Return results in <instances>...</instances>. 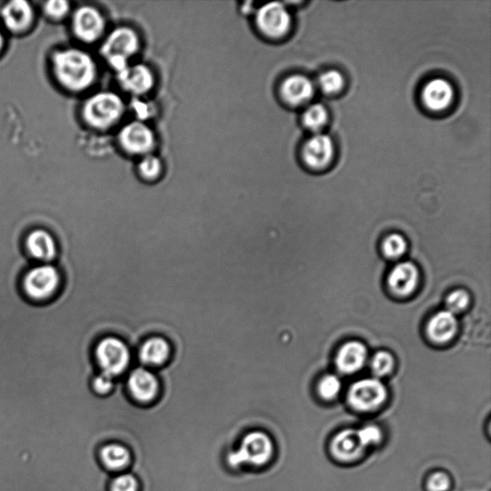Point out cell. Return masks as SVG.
I'll use <instances>...</instances> for the list:
<instances>
[{"label":"cell","instance_id":"obj_28","mask_svg":"<svg viewBox=\"0 0 491 491\" xmlns=\"http://www.w3.org/2000/svg\"><path fill=\"white\" fill-rule=\"evenodd\" d=\"M341 390V380L334 374L326 375L318 386V395L326 401L335 399L340 395Z\"/></svg>","mask_w":491,"mask_h":491},{"label":"cell","instance_id":"obj_24","mask_svg":"<svg viewBox=\"0 0 491 491\" xmlns=\"http://www.w3.org/2000/svg\"><path fill=\"white\" fill-rule=\"evenodd\" d=\"M328 114L321 104H314L307 108L303 114V125L312 132H320L326 125Z\"/></svg>","mask_w":491,"mask_h":491},{"label":"cell","instance_id":"obj_36","mask_svg":"<svg viewBox=\"0 0 491 491\" xmlns=\"http://www.w3.org/2000/svg\"><path fill=\"white\" fill-rule=\"evenodd\" d=\"M4 46V36L2 31H0V52H2Z\"/></svg>","mask_w":491,"mask_h":491},{"label":"cell","instance_id":"obj_19","mask_svg":"<svg viewBox=\"0 0 491 491\" xmlns=\"http://www.w3.org/2000/svg\"><path fill=\"white\" fill-rule=\"evenodd\" d=\"M171 355L172 347L170 342L161 336H154L145 340L139 351V358L146 368L165 366L170 360Z\"/></svg>","mask_w":491,"mask_h":491},{"label":"cell","instance_id":"obj_26","mask_svg":"<svg viewBox=\"0 0 491 491\" xmlns=\"http://www.w3.org/2000/svg\"><path fill=\"white\" fill-rule=\"evenodd\" d=\"M358 436L364 447L368 450L377 447L383 443L382 429L374 424H367L358 429Z\"/></svg>","mask_w":491,"mask_h":491},{"label":"cell","instance_id":"obj_25","mask_svg":"<svg viewBox=\"0 0 491 491\" xmlns=\"http://www.w3.org/2000/svg\"><path fill=\"white\" fill-rule=\"evenodd\" d=\"M109 491H141V483L136 475L122 472L110 479Z\"/></svg>","mask_w":491,"mask_h":491},{"label":"cell","instance_id":"obj_12","mask_svg":"<svg viewBox=\"0 0 491 491\" xmlns=\"http://www.w3.org/2000/svg\"><path fill=\"white\" fill-rule=\"evenodd\" d=\"M118 140L122 149L132 155H149L155 145L153 131L141 121L123 127Z\"/></svg>","mask_w":491,"mask_h":491},{"label":"cell","instance_id":"obj_18","mask_svg":"<svg viewBox=\"0 0 491 491\" xmlns=\"http://www.w3.org/2000/svg\"><path fill=\"white\" fill-rule=\"evenodd\" d=\"M420 282V271L412 262L398 263L388 278V285L392 292L401 297L409 296Z\"/></svg>","mask_w":491,"mask_h":491},{"label":"cell","instance_id":"obj_21","mask_svg":"<svg viewBox=\"0 0 491 491\" xmlns=\"http://www.w3.org/2000/svg\"><path fill=\"white\" fill-rule=\"evenodd\" d=\"M454 97V91L451 84L443 79L436 78L430 81L423 92V101L430 110L441 112L447 109Z\"/></svg>","mask_w":491,"mask_h":491},{"label":"cell","instance_id":"obj_11","mask_svg":"<svg viewBox=\"0 0 491 491\" xmlns=\"http://www.w3.org/2000/svg\"><path fill=\"white\" fill-rule=\"evenodd\" d=\"M105 28L103 15L94 7H79L72 16V31L84 43L91 44L100 40Z\"/></svg>","mask_w":491,"mask_h":491},{"label":"cell","instance_id":"obj_15","mask_svg":"<svg viewBox=\"0 0 491 491\" xmlns=\"http://www.w3.org/2000/svg\"><path fill=\"white\" fill-rule=\"evenodd\" d=\"M0 18L11 32L27 31L34 20V10L26 0H13L0 8Z\"/></svg>","mask_w":491,"mask_h":491},{"label":"cell","instance_id":"obj_16","mask_svg":"<svg viewBox=\"0 0 491 491\" xmlns=\"http://www.w3.org/2000/svg\"><path fill=\"white\" fill-rule=\"evenodd\" d=\"M302 153L307 165L314 169H322L333 159L334 144L326 134L317 133L305 143Z\"/></svg>","mask_w":491,"mask_h":491},{"label":"cell","instance_id":"obj_13","mask_svg":"<svg viewBox=\"0 0 491 491\" xmlns=\"http://www.w3.org/2000/svg\"><path fill=\"white\" fill-rule=\"evenodd\" d=\"M24 248L38 264H52L58 256V243L51 231L36 229L28 233Z\"/></svg>","mask_w":491,"mask_h":491},{"label":"cell","instance_id":"obj_23","mask_svg":"<svg viewBox=\"0 0 491 491\" xmlns=\"http://www.w3.org/2000/svg\"><path fill=\"white\" fill-rule=\"evenodd\" d=\"M281 95L288 104L302 106L311 101L314 95V85L305 76H293L282 84Z\"/></svg>","mask_w":491,"mask_h":491},{"label":"cell","instance_id":"obj_22","mask_svg":"<svg viewBox=\"0 0 491 491\" xmlns=\"http://www.w3.org/2000/svg\"><path fill=\"white\" fill-rule=\"evenodd\" d=\"M459 324L456 315L448 310L436 313L427 326V334L439 345L450 342L458 333Z\"/></svg>","mask_w":491,"mask_h":491},{"label":"cell","instance_id":"obj_32","mask_svg":"<svg viewBox=\"0 0 491 491\" xmlns=\"http://www.w3.org/2000/svg\"><path fill=\"white\" fill-rule=\"evenodd\" d=\"M163 165L161 159L153 155H146L139 165L141 175L147 180H154L161 175Z\"/></svg>","mask_w":491,"mask_h":491},{"label":"cell","instance_id":"obj_35","mask_svg":"<svg viewBox=\"0 0 491 491\" xmlns=\"http://www.w3.org/2000/svg\"><path fill=\"white\" fill-rule=\"evenodd\" d=\"M92 387L96 395L106 397L113 391L115 379L101 373L93 379Z\"/></svg>","mask_w":491,"mask_h":491},{"label":"cell","instance_id":"obj_5","mask_svg":"<svg viewBox=\"0 0 491 491\" xmlns=\"http://www.w3.org/2000/svg\"><path fill=\"white\" fill-rule=\"evenodd\" d=\"M94 358L101 373L116 379L125 374L131 365L127 343L118 337L109 336L97 342Z\"/></svg>","mask_w":491,"mask_h":491},{"label":"cell","instance_id":"obj_9","mask_svg":"<svg viewBox=\"0 0 491 491\" xmlns=\"http://www.w3.org/2000/svg\"><path fill=\"white\" fill-rule=\"evenodd\" d=\"M131 398L140 406H151L161 397L162 386L158 378L146 367L133 370L127 382Z\"/></svg>","mask_w":491,"mask_h":491},{"label":"cell","instance_id":"obj_6","mask_svg":"<svg viewBox=\"0 0 491 491\" xmlns=\"http://www.w3.org/2000/svg\"><path fill=\"white\" fill-rule=\"evenodd\" d=\"M140 48V39L136 32L129 28H119L108 36L101 47L102 56L117 73L126 68L129 59Z\"/></svg>","mask_w":491,"mask_h":491},{"label":"cell","instance_id":"obj_3","mask_svg":"<svg viewBox=\"0 0 491 491\" xmlns=\"http://www.w3.org/2000/svg\"><path fill=\"white\" fill-rule=\"evenodd\" d=\"M61 286L63 277L52 263L36 265L21 278L24 297L36 303H45L55 299Z\"/></svg>","mask_w":491,"mask_h":491},{"label":"cell","instance_id":"obj_27","mask_svg":"<svg viewBox=\"0 0 491 491\" xmlns=\"http://www.w3.org/2000/svg\"><path fill=\"white\" fill-rule=\"evenodd\" d=\"M408 248L407 241L405 238L394 233V235L389 236L383 243V253L390 260H398Z\"/></svg>","mask_w":491,"mask_h":491},{"label":"cell","instance_id":"obj_10","mask_svg":"<svg viewBox=\"0 0 491 491\" xmlns=\"http://www.w3.org/2000/svg\"><path fill=\"white\" fill-rule=\"evenodd\" d=\"M257 28L269 38L278 39L291 28V16L286 7L280 3L262 6L256 14Z\"/></svg>","mask_w":491,"mask_h":491},{"label":"cell","instance_id":"obj_8","mask_svg":"<svg viewBox=\"0 0 491 491\" xmlns=\"http://www.w3.org/2000/svg\"><path fill=\"white\" fill-rule=\"evenodd\" d=\"M328 449L331 458L341 464L358 463L367 451L361 443L358 429L351 428L341 430L331 438Z\"/></svg>","mask_w":491,"mask_h":491},{"label":"cell","instance_id":"obj_4","mask_svg":"<svg viewBox=\"0 0 491 491\" xmlns=\"http://www.w3.org/2000/svg\"><path fill=\"white\" fill-rule=\"evenodd\" d=\"M125 103L113 93H100L93 95L83 107V117L95 129L112 127L125 113Z\"/></svg>","mask_w":491,"mask_h":491},{"label":"cell","instance_id":"obj_34","mask_svg":"<svg viewBox=\"0 0 491 491\" xmlns=\"http://www.w3.org/2000/svg\"><path fill=\"white\" fill-rule=\"evenodd\" d=\"M70 10V4L65 0H51L44 5V14L53 20L65 19Z\"/></svg>","mask_w":491,"mask_h":491},{"label":"cell","instance_id":"obj_30","mask_svg":"<svg viewBox=\"0 0 491 491\" xmlns=\"http://www.w3.org/2000/svg\"><path fill=\"white\" fill-rule=\"evenodd\" d=\"M395 359L388 351L377 352L371 363L372 371L377 377H384L390 374L394 368Z\"/></svg>","mask_w":491,"mask_h":491},{"label":"cell","instance_id":"obj_1","mask_svg":"<svg viewBox=\"0 0 491 491\" xmlns=\"http://www.w3.org/2000/svg\"><path fill=\"white\" fill-rule=\"evenodd\" d=\"M277 455L276 441L266 430L252 429L227 453L225 462L231 472L265 471Z\"/></svg>","mask_w":491,"mask_h":491},{"label":"cell","instance_id":"obj_17","mask_svg":"<svg viewBox=\"0 0 491 491\" xmlns=\"http://www.w3.org/2000/svg\"><path fill=\"white\" fill-rule=\"evenodd\" d=\"M117 76L121 87L133 94L147 93L154 87L153 72L144 65L128 66L118 72Z\"/></svg>","mask_w":491,"mask_h":491},{"label":"cell","instance_id":"obj_31","mask_svg":"<svg viewBox=\"0 0 491 491\" xmlns=\"http://www.w3.org/2000/svg\"><path fill=\"white\" fill-rule=\"evenodd\" d=\"M451 476L443 471H437L426 478L425 488L427 491H450L452 488Z\"/></svg>","mask_w":491,"mask_h":491},{"label":"cell","instance_id":"obj_7","mask_svg":"<svg viewBox=\"0 0 491 491\" xmlns=\"http://www.w3.org/2000/svg\"><path fill=\"white\" fill-rule=\"evenodd\" d=\"M387 398V388L377 378L361 379L352 384L348 392L350 406L362 414L376 412L383 406Z\"/></svg>","mask_w":491,"mask_h":491},{"label":"cell","instance_id":"obj_33","mask_svg":"<svg viewBox=\"0 0 491 491\" xmlns=\"http://www.w3.org/2000/svg\"><path fill=\"white\" fill-rule=\"evenodd\" d=\"M471 302L470 294L464 290H456L448 294L447 307L454 315L459 314L468 309Z\"/></svg>","mask_w":491,"mask_h":491},{"label":"cell","instance_id":"obj_2","mask_svg":"<svg viewBox=\"0 0 491 491\" xmlns=\"http://www.w3.org/2000/svg\"><path fill=\"white\" fill-rule=\"evenodd\" d=\"M52 70L57 82L71 93L92 87L97 76L93 57L77 48L61 49L54 53Z\"/></svg>","mask_w":491,"mask_h":491},{"label":"cell","instance_id":"obj_29","mask_svg":"<svg viewBox=\"0 0 491 491\" xmlns=\"http://www.w3.org/2000/svg\"><path fill=\"white\" fill-rule=\"evenodd\" d=\"M318 85L325 93L334 94L343 88L345 80L339 71L328 70L318 79Z\"/></svg>","mask_w":491,"mask_h":491},{"label":"cell","instance_id":"obj_14","mask_svg":"<svg viewBox=\"0 0 491 491\" xmlns=\"http://www.w3.org/2000/svg\"><path fill=\"white\" fill-rule=\"evenodd\" d=\"M97 460L105 471L116 475L130 470L133 454L127 446L110 441L98 449Z\"/></svg>","mask_w":491,"mask_h":491},{"label":"cell","instance_id":"obj_20","mask_svg":"<svg viewBox=\"0 0 491 491\" xmlns=\"http://www.w3.org/2000/svg\"><path fill=\"white\" fill-rule=\"evenodd\" d=\"M367 350L364 343L351 341L343 345L336 358L338 370L345 374H352L362 370L367 361Z\"/></svg>","mask_w":491,"mask_h":491}]
</instances>
